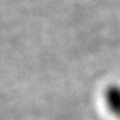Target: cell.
<instances>
[{
    "mask_svg": "<svg viewBox=\"0 0 120 120\" xmlns=\"http://www.w3.org/2000/svg\"><path fill=\"white\" fill-rule=\"evenodd\" d=\"M105 101L109 110L120 118V87L116 86L109 87L105 93Z\"/></svg>",
    "mask_w": 120,
    "mask_h": 120,
    "instance_id": "obj_1",
    "label": "cell"
}]
</instances>
